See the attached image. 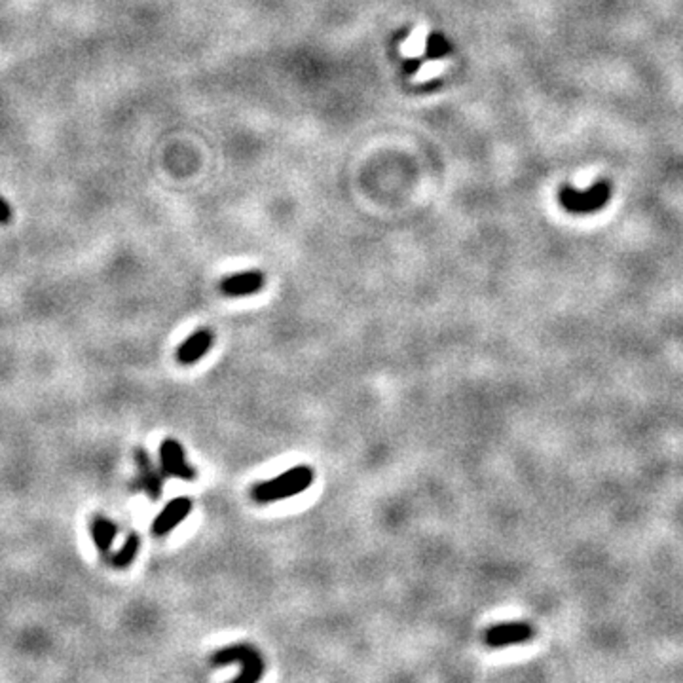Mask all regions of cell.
<instances>
[{
    "label": "cell",
    "instance_id": "cell-8",
    "mask_svg": "<svg viewBox=\"0 0 683 683\" xmlns=\"http://www.w3.org/2000/svg\"><path fill=\"white\" fill-rule=\"evenodd\" d=\"M264 283H266V277L260 270H247V272H237L234 276L225 277L220 281V293L225 296L239 298V296H251L262 291Z\"/></svg>",
    "mask_w": 683,
    "mask_h": 683
},
{
    "label": "cell",
    "instance_id": "cell-6",
    "mask_svg": "<svg viewBox=\"0 0 683 683\" xmlns=\"http://www.w3.org/2000/svg\"><path fill=\"white\" fill-rule=\"evenodd\" d=\"M136 464H137V478L131 482V488L137 492H145L152 501L162 496L164 488V475L154 467L150 454L145 448H136Z\"/></svg>",
    "mask_w": 683,
    "mask_h": 683
},
{
    "label": "cell",
    "instance_id": "cell-1",
    "mask_svg": "<svg viewBox=\"0 0 683 683\" xmlns=\"http://www.w3.org/2000/svg\"><path fill=\"white\" fill-rule=\"evenodd\" d=\"M312 482L314 469L310 466H296L272 480L255 484L251 488V497L256 503H274L302 494L312 487Z\"/></svg>",
    "mask_w": 683,
    "mask_h": 683
},
{
    "label": "cell",
    "instance_id": "cell-12",
    "mask_svg": "<svg viewBox=\"0 0 683 683\" xmlns=\"http://www.w3.org/2000/svg\"><path fill=\"white\" fill-rule=\"evenodd\" d=\"M450 54V42L440 35V33H431L427 36V44H426V59H438V57H445Z\"/></svg>",
    "mask_w": 683,
    "mask_h": 683
},
{
    "label": "cell",
    "instance_id": "cell-14",
    "mask_svg": "<svg viewBox=\"0 0 683 683\" xmlns=\"http://www.w3.org/2000/svg\"><path fill=\"white\" fill-rule=\"evenodd\" d=\"M422 63H424L422 59H405V73L414 75L417 69H420Z\"/></svg>",
    "mask_w": 683,
    "mask_h": 683
},
{
    "label": "cell",
    "instance_id": "cell-3",
    "mask_svg": "<svg viewBox=\"0 0 683 683\" xmlns=\"http://www.w3.org/2000/svg\"><path fill=\"white\" fill-rule=\"evenodd\" d=\"M211 663L215 667H226L232 663H239L241 674L234 679V683H255L264 676L262 655L249 644H236V646L220 649L213 655Z\"/></svg>",
    "mask_w": 683,
    "mask_h": 683
},
{
    "label": "cell",
    "instance_id": "cell-10",
    "mask_svg": "<svg viewBox=\"0 0 683 683\" xmlns=\"http://www.w3.org/2000/svg\"><path fill=\"white\" fill-rule=\"evenodd\" d=\"M90 530H92V537H94L97 550L103 557H106L110 553V547H113L118 536V526L105 517H95L92 520Z\"/></svg>",
    "mask_w": 683,
    "mask_h": 683
},
{
    "label": "cell",
    "instance_id": "cell-13",
    "mask_svg": "<svg viewBox=\"0 0 683 683\" xmlns=\"http://www.w3.org/2000/svg\"><path fill=\"white\" fill-rule=\"evenodd\" d=\"M12 220V207L6 200L0 197V225H8Z\"/></svg>",
    "mask_w": 683,
    "mask_h": 683
},
{
    "label": "cell",
    "instance_id": "cell-5",
    "mask_svg": "<svg viewBox=\"0 0 683 683\" xmlns=\"http://www.w3.org/2000/svg\"><path fill=\"white\" fill-rule=\"evenodd\" d=\"M160 466L164 477H175L183 480H196L197 471L186 464L183 445L175 438H166L160 447Z\"/></svg>",
    "mask_w": 683,
    "mask_h": 683
},
{
    "label": "cell",
    "instance_id": "cell-2",
    "mask_svg": "<svg viewBox=\"0 0 683 683\" xmlns=\"http://www.w3.org/2000/svg\"><path fill=\"white\" fill-rule=\"evenodd\" d=\"M613 194V185L608 179H600L587 190H578L574 186H562L558 190V204L571 215H592L602 211Z\"/></svg>",
    "mask_w": 683,
    "mask_h": 683
},
{
    "label": "cell",
    "instance_id": "cell-9",
    "mask_svg": "<svg viewBox=\"0 0 683 683\" xmlns=\"http://www.w3.org/2000/svg\"><path fill=\"white\" fill-rule=\"evenodd\" d=\"M215 342V335L209 328H197L192 336H188L179 347H177V361L181 365H194L206 357L207 351L211 349Z\"/></svg>",
    "mask_w": 683,
    "mask_h": 683
},
{
    "label": "cell",
    "instance_id": "cell-11",
    "mask_svg": "<svg viewBox=\"0 0 683 683\" xmlns=\"http://www.w3.org/2000/svg\"><path fill=\"white\" fill-rule=\"evenodd\" d=\"M139 548H141V537L137 534H129L122 545V548L118 550V553L113 557V566L116 569H126L129 567L131 564H134V560L137 558L139 555Z\"/></svg>",
    "mask_w": 683,
    "mask_h": 683
},
{
    "label": "cell",
    "instance_id": "cell-7",
    "mask_svg": "<svg viewBox=\"0 0 683 683\" xmlns=\"http://www.w3.org/2000/svg\"><path fill=\"white\" fill-rule=\"evenodd\" d=\"M190 513H192V499L185 496L175 497L164 507L162 513L154 518L150 530L156 537H164L171 530H175V527H177L183 520H186Z\"/></svg>",
    "mask_w": 683,
    "mask_h": 683
},
{
    "label": "cell",
    "instance_id": "cell-4",
    "mask_svg": "<svg viewBox=\"0 0 683 683\" xmlns=\"http://www.w3.org/2000/svg\"><path fill=\"white\" fill-rule=\"evenodd\" d=\"M536 627L526 621H511L503 625H494L484 632V642L488 648L499 649L515 644H526L534 640Z\"/></svg>",
    "mask_w": 683,
    "mask_h": 683
}]
</instances>
